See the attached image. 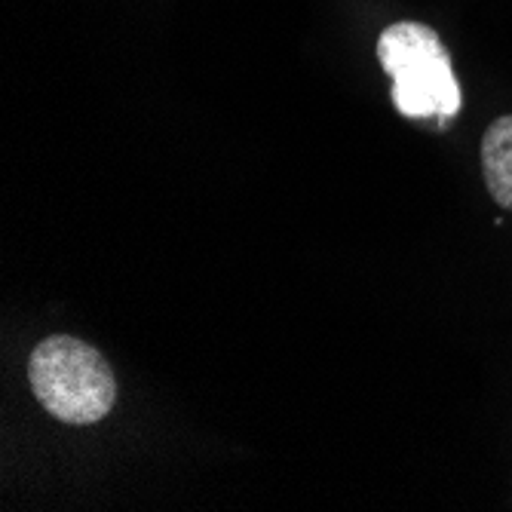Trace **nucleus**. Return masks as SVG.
<instances>
[{
	"label": "nucleus",
	"mask_w": 512,
	"mask_h": 512,
	"mask_svg": "<svg viewBox=\"0 0 512 512\" xmlns=\"http://www.w3.org/2000/svg\"><path fill=\"white\" fill-rule=\"evenodd\" d=\"M482 175L491 200L512 212V114L497 117L482 135Z\"/></svg>",
	"instance_id": "3"
},
{
	"label": "nucleus",
	"mask_w": 512,
	"mask_h": 512,
	"mask_svg": "<svg viewBox=\"0 0 512 512\" xmlns=\"http://www.w3.org/2000/svg\"><path fill=\"white\" fill-rule=\"evenodd\" d=\"M28 384L43 411L71 427L99 424L117 402V378L108 359L74 335H50L34 347Z\"/></svg>",
	"instance_id": "1"
},
{
	"label": "nucleus",
	"mask_w": 512,
	"mask_h": 512,
	"mask_svg": "<svg viewBox=\"0 0 512 512\" xmlns=\"http://www.w3.org/2000/svg\"><path fill=\"white\" fill-rule=\"evenodd\" d=\"M381 68L393 80V105L402 117H436L445 129L463 108L451 53L424 22H396L378 37Z\"/></svg>",
	"instance_id": "2"
}]
</instances>
